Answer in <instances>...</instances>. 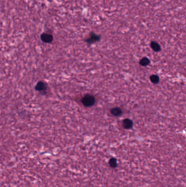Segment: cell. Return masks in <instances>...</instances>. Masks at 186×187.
Instances as JSON below:
<instances>
[{
  "label": "cell",
  "mask_w": 186,
  "mask_h": 187,
  "mask_svg": "<svg viewBox=\"0 0 186 187\" xmlns=\"http://www.w3.org/2000/svg\"><path fill=\"white\" fill-rule=\"evenodd\" d=\"M123 125L124 128L127 129H129L132 127L133 126V122L132 121L129 119H126L123 120Z\"/></svg>",
  "instance_id": "cell-3"
},
{
  "label": "cell",
  "mask_w": 186,
  "mask_h": 187,
  "mask_svg": "<svg viewBox=\"0 0 186 187\" xmlns=\"http://www.w3.org/2000/svg\"><path fill=\"white\" fill-rule=\"evenodd\" d=\"M151 47L152 48V49L155 51V52H158V51L160 50V46L157 42H152L151 43Z\"/></svg>",
  "instance_id": "cell-6"
},
{
  "label": "cell",
  "mask_w": 186,
  "mask_h": 187,
  "mask_svg": "<svg viewBox=\"0 0 186 187\" xmlns=\"http://www.w3.org/2000/svg\"><path fill=\"white\" fill-rule=\"evenodd\" d=\"M150 60L149 59L147 58H144L143 59H142L140 60V64L141 66H147V65H149V64H150Z\"/></svg>",
  "instance_id": "cell-7"
},
{
  "label": "cell",
  "mask_w": 186,
  "mask_h": 187,
  "mask_svg": "<svg viewBox=\"0 0 186 187\" xmlns=\"http://www.w3.org/2000/svg\"><path fill=\"white\" fill-rule=\"evenodd\" d=\"M111 113L114 116H119L122 114V110L118 107H116L111 109Z\"/></svg>",
  "instance_id": "cell-5"
},
{
  "label": "cell",
  "mask_w": 186,
  "mask_h": 187,
  "mask_svg": "<svg viewBox=\"0 0 186 187\" xmlns=\"http://www.w3.org/2000/svg\"><path fill=\"white\" fill-rule=\"evenodd\" d=\"M36 89L38 91H44L46 89V85L43 82H40L38 83L36 86Z\"/></svg>",
  "instance_id": "cell-4"
},
{
  "label": "cell",
  "mask_w": 186,
  "mask_h": 187,
  "mask_svg": "<svg viewBox=\"0 0 186 187\" xmlns=\"http://www.w3.org/2000/svg\"><path fill=\"white\" fill-rule=\"evenodd\" d=\"M82 102L83 105L85 106L90 107L95 103L96 99L92 95H87L83 97Z\"/></svg>",
  "instance_id": "cell-1"
},
{
  "label": "cell",
  "mask_w": 186,
  "mask_h": 187,
  "mask_svg": "<svg viewBox=\"0 0 186 187\" xmlns=\"http://www.w3.org/2000/svg\"><path fill=\"white\" fill-rule=\"evenodd\" d=\"M150 80L153 83H157L159 82V78L158 75H152L150 77Z\"/></svg>",
  "instance_id": "cell-9"
},
{
  "label": "cell",
  "mask_w": 186,
  "mask_h": 187,
  "mask_svg": "<svg viewBox=\"0 0 186 187\" xmlns=\"http://www.w3.org/2000/svg\"><path fill=\"white\" fill-rule=\"evenodd\" d=\"M109 165L111 167H113V168L116 167L117 165V160L115 158H111L109 160Z\"/></svg>",
  "instance_id": "cell-8"
},
{
  "label": "cell",
  "mask_w": 186,
  "mask_h": 187,
  "mask_svg": "<svg viewBox=\"0 0 186 187\" xmlns=\"http://www.w3.org/2000/svg\"><path fill=\"white\" fill-rule=\"evenodd\" d=\"M41 39L44 42L50 43L52 42L53 40V37L50 34L44 33L41 35Z\"/></svg>",
  "instance_id": "cell-2"
}]
</instances>
